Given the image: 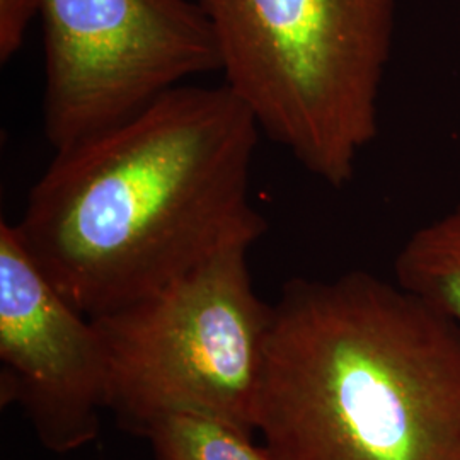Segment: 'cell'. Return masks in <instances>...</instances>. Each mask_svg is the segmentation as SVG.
Wrapping results in <instances>:
<instances>
[{
  "instance_id": "cell-1",
  "label": "cell",
  "mask_w": 460,
  "mask_h": 460,
  "mask_svg": "<svg viewBox=\"0 0 460 460\" xmlns=\"http://www.w3.org/2000/svg\"><path fill=\"white\" fill-rule=\"evenodd\" d=\"M260 135L226 84H182L55 150L14 226L79 313H116L263 235L266 220L249 199Z\"/></svg>"
},
{
  "instance_id": "cell-2",
  "label": "cell",
  "mask_w": 460,
  "mask_h": 460,
  "mask_svg": "<svg viewBox=\"0 0 460 460\" xmlns=\"http://www.w3.org/2000/svg\"><path fill=\"white\" fill-rule=\"evenodd\" d=\"M256 431L275 460H460V326L367 271L271 304Z\"/></svg>"
},
{
  "instance_id": "cell-3",
  "label": "cell",
  "mask_w": 460,
  "mask_h": 460,
  "mask_svg": "<svg viewBox=\"0 0 460 460\" xmlns=\"http://www.w3.org/2000/svg\"><path fill=\"white\" fill-rule=\"evenodd\" d=\"M260 132L341 188L378 133L399 0H197Z\"/></svg>"
},
{
  "instance_id": "cell-4",
  "label": "cell",
  "mask_w": 460,
  "mask_h": 460,
  "mask_svg": "<svg viewBox=\"0 0 460 460\" xmlns=\"http://www.w3.org/2000/svg\"><path fill=\"white\" fill-rule=\"evenodd\" d=\"M251 246L217 252L163 290L93 319L108 358V411L144 437L171 414L256 431L271 305L254 290Z\"/></svg>"
},
{
  "instance_id": "cell-5",
  "label": "cell",
  "mask_w": 460,
  "mask_h": 460,
  "mask_svg": "<svg viewBox=\"0 0 460 460\" xmlns=\"http://www.w3.org/2000/svg\"><path fill=\"white\" fill-rule=\"evenodd\" d=\"M41 19L43 123L55 150L222 66L212 21L197 0H43Z\"/></svg>"
},
{
  "instance_id": "cell-6",
  "label": "cell",
  "mask_w": 460,
  "mask_h": 460,
  "mask_svg": "<svg viewBox=\"0 0 460 460\" xmlns=\"http://www.w3.org/2000/svg\"><path fill=\"white\" fill-rule=\"evenodd\" d=\"M108 358L93 319L79 313L0 222V404H17L53 454L99 435L108 411Z\"/></svg>"
},
{
  "instance_id": "cell-7",
  "label": "cell",
  "mask_w": 460,
  "mask_h": 460,
  "mask_svg": "<svg viewBox=\"0 0 460 460\" xmlns=\"http://www.w3.org/2000/svg\"><path fill=\"white\" fill-rule=\"evenodd\" d=\"M394 268L395 283L460 326V201L412 232Z\"/></svg>"
},
{
  "instance_id": "cell-8",
  "label": "cell",
  "mask_w": 460,
  "mask_h": 460,
  "mask_svg": "<svg viewBox=\"0 0 460 460\" xmlns=\"http://www.w3.org/2000/svg\"><path fill=\"white\" fill-rule=\"evenodd\" d=\"M251 429L205 414H171L148 429L155 460H275Z\"/></svg>"
},
{
  "instance_id": "cell-9",
  "label": "cell",
  "mask_w": 460,
  "mask_h": 460,
  "mask_svg": "<svg viewBox=\"0 0 460 460\" xmlns=\"http://www.w3.org/2000/svg\"><path fill=\"white\" fill-rule=\"evenodd\" d=\"M43 0H0V62L7 64L24 45L34 17L41 16Z\"/></svg>"
}]
</instances>
